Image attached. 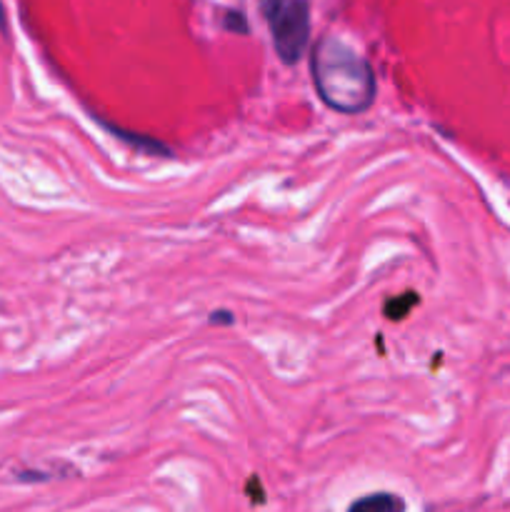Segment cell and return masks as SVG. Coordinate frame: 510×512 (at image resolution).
Listing matches in <instances>:
<instances>
[{
  "mask_svg": "<svg viewBox=\"0 0 510 512\" xmlns=\"http://www.w3.org/2000/svg\"><path fill=\"white\" fill-rule=\"evenodd\" d=\"M310 73L320 100L335 113L358 115L373 105L378 83L375 70L353 45L325 35L310 53Z\"/></svg>",
  "mask_w": 510,
  "mask_h": 512,
  "instance_id": "cell-1",
  "label": "cell"
},
{
  "mask_svg": "<svg viewBox=\"0 0 510 512\" xmlns=\"http://www.w3.org/2000/svg\"><path fill=\"white\" fill-rule=\"evenodd\" d=\"M260 13L270 28L275 53L285 65H295L310 43L308 0H260Z\"/></svg>",
  "mask_w": 510,
  "mask_h": 512,
  "instance_id": "cell-2",
  "label": "cell"
},
{
  "mask_svg": "<svg viewBox=\"0 0 510 512\" xmlns=\"http://www.w3.org/2000/svg\"><path fill=\"white\" fill-rule=\"evenodd\" d=\"M98 123L103 125V128L108 130L110 135H115V138L123 140V143H125V145H130V148L140 150V153L160 155V158H173V150H170L168 145H165V143H160V140L150 138V135L133 133V130H125V128H120V125L108 123V120H98Z\"/></svg>",
  "mask_w": 510,
  "mask_h": 512,
  "instance_id": "cell-3",
  "label": "cell"
},
{
  "mask_svg": "<svg viewBox=\"0 0 510 512\" xmlns=\"http://www.w3.org/2000/svg\"><path fill=\"white\" fill-rule=\"evenodd\" d=\"M405 503L398 498V495L390 493H378V495H368V498H360L350 505L353 512H395L403 510Z\"/></svg>",
  "mask_w": 510,
  "mask_h": 512,
  "instance_id": "cell-4",
  "label": "cell"
},
{
  "mask_svg": "<svg viewBox=\"0 0 510 512\" xmlns=\"http://www.w3.org/2000/svg\"><path fill=\"white\" fill-rule=\"evenodd\" d=\"M418 293H405V295H400L398 300H390L388 305H385V315H388L390 320H400V318H405V315L410 313V308H413V305H418Z\"/></svg>",
  "mask_w": 510,
  "mask_h": 512,
  "instance_id": "cell-5",
  "label": "cell"
},
{
  "mask_svg": "<svg viewBox=\"0 0 510 512\" xmlns=\"http://www.w3.org/2000/svg\"><path fill=\"white\" fill-rule=\"evenodd\" d=\"M223 28L228 30V33H238V35L250 33V23H248V18H245L243 10H225Z\"/></svg>",
  "mask_w": 510,
  "mask_h": 512,
  "instance_id": "cell-6",
  "label": "cell"
},
{
  "mask_svg": "<svg viewBox=\"0 0 510 512\" xmlns=\"http://www.w3.org/2000/svg\"><path fill=\"white\" fill-rule=\"evenodd\" d=\"M210 323L213 325H233L235 323V318H233V313H228V310H215L213 315H210Z\"/></svg>",
  "mask_w": 510,
  "mask_h": 512,
  "instance_id": "cell-7",
  "label": "cell"
},
{
  "mask_svg": "<svg viewBox=\"0 0 510 512\" xmlns=\"http://www.w3.org/2000/svg\"><path fill=\"white\" fill-rule=\"evenodd\" d=\"M0 28L5 30V15H3V3H0Z\"/></svg>",
  "mask_w": 510,
  "mask_h": 512,
  "instance_id": "cell-8",
  "label": "cell"
}]
</instances>
